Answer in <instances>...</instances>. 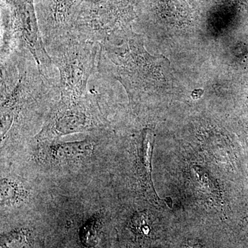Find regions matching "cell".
Listing matches in <instances>:
<instances>
[{
	"label": "cell",
	"instance_id": "cell-1",
	"mask_svg": "<svg viewBox=\"0 0 248 248\" xmlns=\"http://www.w3.org/2000/svg\"><path fill=\"white\" fill-rule=\"evenodd\" d=\"M60 98V89L42 76L28 49L20 47L1 60V143L14 134L24 112L52 108Z\"/></svg>",
	"mask_w": 248,
	"mask_h": 248
},
{
	"label": "cell",
	"instance_id": "cell-2",
	"mask_svg": "<svg viewBox=\"0 0 248 248\" xmlns=\"http://www.w3.org/2000/svg\"><path fill=\"white\" fill-rule=\"evenodd\" d=\"M99 46L98 71L123 85L132 100L158 94L162 89L169 62L148 53L141 35L131 30Z\"/></svg>",
	"mask_w": 248,
	"mask_h": 248
},
{
	"label": "cell",
	"instance_id": "cell-3",
	"mask_svg": "<svg viewBox=\"0 0 248 248\" xmlns=\"http://www.w3.org/2000/svg\"><path fill=\"white\" fill-rule=\"evenodd\" d=\"M20 47L31 52L46 79L59 87L58 71L46 48L35 0H1V58Z\"/></svg>",
	"mask_w": 248,
	"mask_h": 248
},
{
	"label": "cell",
	"instance_id": "cell-4",
	"mask_svg": "<svg viewBox=\"0 0 248 248\" xmlns=\"http://www.w3.org/2000/svg\"><path fill=\"white\" fill-rule=\"evenodd\" d=\"M46 48L58 71L60 97L76 98L86 94L90 78L97 68L100 46L68 31Z\"/></svg>",
	"mask_w": 248,
	"mask_h": 248
},
{
	"label": "cell",
	"instance_id": "cell-5",
	"mask_svg": "<svg viewBox=\"0 0 248 248\" xmlns=\"http://www.w3.org/2000/svg\"><path fill=\"white\" fill-rule=\"evenodd\" d=\"M136 16L130 0H83L69 31L100 45L133 30Z\"/></svg>",
	"mask_w": 248,
	"mask_h": 248
},
{
	"label": "cell",
	"instance_id": "cell-6",
	"mask_svg": "<svg viewBox=\"0 0 248 248\" xmlns=\"http://www.w3.org/2000/svg\"><path fill=\"white\" fill-rule=\"evenodd\" d=\"M99 98L98 93L88 91L79 97H60L36 135V141H53L70 134L104 128L105 122L99 109Z\"/></svg>",
	"mask_w": 248,
	"mask_h": 248
},
{
	"label": "cell",
	"instance_id": "cell-7",
	"mask_svg": "<svg viewBox=\"0 0 248 248\" xmlns=\"http://www.w3.org/2000/svg\"><path fill=\"white\" fill-rule=\"evenodd\" d=\"M83 0H35L36 14L45 46L71 30Z\"/></svg>",
	"mask_w": 248,
	"mask_h": 248
},
{
	"label": "cell",
	"instance_id": "cell-8",
	"mask_svg": "<svg viewBox=\"0 0 248 248\" xmlns=\"http://www.w3.org/2000/svg\"><path fill=\"white\" fill-rule=\"evenodd\" d=\"M38 143L40 159L52 165L67 164L84 159L93 154L97 146V141L93 139L73 142L53 140Z\"/></svg>",
	"mask_w": 248,
	"mask_h": 248
},
{
	"label": "cell",
	"instance_id": "cell-9",
	"mask_svg": "<svg viewBox=\"0 0 248 248\" xmlns=\"http://www.w3.org/2000/svg\"><path fill=\"white\" fill-rule=\"evenodd\" d=\"M155 135L149 129L142 131L138 141L139 171L142 185L147 193L153 198L157 197L152 180V156L154 146Z\"/></svg>",
	"mask_w": 248,
	"mask_h": 248
},
{
	"label": "cell",
	"instance_id": "cell-10",
	"mask_svg": "<svg viewBox=\"0 0 248 248\" xmlns=\"http://www.w3.org/2000/svg\"><path fill=\"white\" fill-rule=\"evenodd\" d=\"M26 195L25 190L17 183L6 179L1 181V203L9 205L20 203L26 198Z\"/></svg>",
	"mask_w": 248,
	"mask_h": 248
},
{
	"label": "cell",
	"instance_id": "cell-11",
	"mask_svg": "<svg viewBox=\"0 0 248 248\" xmlns=\"http://www.w3.org/2000/svg\"><path fill=\"white\" fill-rule=\"evenodd\" d=\"M99 230V221L97 218H93L90 220L83 227L81 231V242L86 247H93L97 244Z\"/></svg>",
	"mask_w": 248,
	"mask_h": 248
},
{
	"label": "cell",
	"instance_id": "cell-12",
	"mask_svg": "<svg viewBox=\"0 0 248 248\" xmlns=\"http://www.w3.org/2000/svg\"><path fill=\"white\" fill-rule=\"evenodd\" d=\"M26 236H24V233L17 232L12 234L8 238L6 246L8 248H16L20 247L24 244V240Z\"/></svg>",
	"mask_w": 248,
	"mask_h": 248
},
{
	"label": "cell",
	"instance_id": "cell-13",
	"mask_svg": "<svg viewBox=\"0 0 248 248\" xmlns=\"http://www.w3.org/2000/svg\"><path fill=\"white\" fill-rule=\"evenodd\" d=\"M187 248H204L203 246H201L200 245H195V246H190Z\"/></svg>",
	"mask_w": 248,
	"mask_h": 248
}]
</instances>
